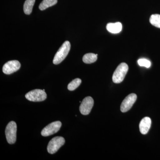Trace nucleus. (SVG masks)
Returning <instances> with one entry per match:
<instances>
[{"label":"nucleus","instance_id":"obj_1","mask_svg":"<svg viewBox=\"0 0 160 160\" xmlns=\"http://www.w3.org/2000/svg\"><path fill=\"white\" fill-rule=\"evenodd\" d=\"M70 43L69 41H66L63 43L55 55L53 60V63L58 65L62 62L66 58L70 49Z\"/></svg>","mask_w":160,"mask_h":160},{"label":"nucleus","instance_id":"obj_2","mask_svg":"<svg viewBox=\"0 0 160 160\" xmlns=\"http://www.w3.org/2000/svg\"><path fill=\"white\" fill-rule=\"evenodd\" d=\"M128 69L129 67L126 63H122L120 64L112 75V80L113 82L117 84L122 82L127 74Z\"/></svg>","mask_w":160,"mask_h":160},{"label":"nucleus","instance_id":"obj_3","mask_svg":"<svg viewBox=\"0 0 160 160\" xmlns=\"http://www.w3.org/2000/svg\"><path fill=\"white\" fill-rule=\"evenodd\" d=\"M17 128L16 123L13 121L8 123L6 126L5 132L6 139L9 144H14L16 141Z\"/></svg>","mask_w":160,"mask_h":160},{"label":"nucleus","instance_id":"obj_4","mask_svg":"<svg viewBox=\"0 0 160 160\" xmlns=\"http://www.w3.org/2000/svg\"><path fill=\"white\" fill-rule=\"evenodd\" d=\"M26 98L31 102H40L45 101L47 98V94L45 91L37 89L32 90L26 94Z\"/></svg>","mask_w":160,"mask_h":160},{"label":"nucleus","instance_id":"obj_5","mask_svg":"<svg viewBox=\"0 0 160 160\" xmlns=\"http://www.w3.org/2000/svg\"><path fill=\"white\" fill-rule=\"evenodd\" d=\"M65 140L62 137H56L52 139L47 146V150L50 154H54L63 146Z\"/></svg>","mask_w":160,"mask_h":160},{"label":"nucleus","instance_id":"obj_6","mask_svg":"<svg viewBox=\"0 0 160 160\" xmlns=\"http://www.w3.org/2000/svg\"><path fill=\"white\" fill-rule=\"evenodd\" d=\"M62 125V123L60 121L52 122L43 129L41 134L42 136L47 137L54 134L60 130Z\"/></svg>","mask_w":160,"mask_h":160},{"label":"nucleus","instance_id":"obj_7","mask_svg":"<svg viewBox=\"0 0 160 160\" xmlns=\"http://www.w3.org/2000/svg\"><path fill=\"white\" fill-rule=\"evenodd\" d=\"M94 104L92 98L87 97L83 100L80 106V111L82 114L87 115L90 113Z\"/></svg>","mask_w":160,"mask_h":160},{"label":"nucleus","instance_id":"obj_8","mask_svg":"<svg viewBox=\"0 0 160 160\" xmlns=\"http://www.w3.org/2000/svg\"><path fill=\"white\" fill-rule=\"evenodd\" d=\"M137 96L135 93H131L125 98L121 104V111L123 112L129 111L135 102Z\"/></svg>","mask_w":160,"mask_h":160},{"label":"nucleus","instance_id":"obj_9","mask_svg":"<svg viewBox=\"0 0 160 160\" xmlns=\"http://www.w3.org/2000/svg\"><path fill=\"white\" fill-rule=\"evenodd\" d=\"M21 67V64L17 60H12L6 63L3 67L2 71L5 74H10L17 71Z\"/></svg>","mask_w":160,"mask_h":160},{"label":"nucleus","instance_id":"obj_10","mask_svg":"<svg viewBox=\"0 0 160 160\" xmlns=\"http://www.w3.org/2000/svg\"><path fill=\"white\" fill-rule=\"evenodd\" d=\"M151 125V119L149 117L143 118L139 125L140 132L142 134H146L149 132Z\"/></svg>","mask_w":160,"mask_h":160},{"label":"nucleus","instance_id":"obj_11","mask_svg":"<svg viewBox=\"0 0 160 160\" xmlns=\"http://www.w3.org/2000/svg\"><path fill=\"white\" fill-rule=\"evenodd\" d=\"M122 26L120 22L109 23L106 26L107 30L109 32L114 34L119 33L122 31Z\"/></svg>","mask_w":160,"mask_h":160},{"label":"nucleus","instance_id":"obj_12","mask_svg":"<svg viewBox=\"0 0 160 160\" xmlns=\"http://www.w3.org/2000/svg\"><path fill=\"white\" fill-rule=\"evenodd\" d=\"M35 0H26L24 3L23 9L25 14L29 15L32 12Z\"/></svg>","mask_w":160,"mask_h":160},{"label":"nucleus","instance_id":"obj_13","mask_svg":"<svg viewBox=\"0 0 160 160\" xmlns=\"http://www.w3.org/2000/svg\"><path fill=\"white\" fill-rule=\"evenodd\" d=\"M58 2V0H43L40 4L39 8L41 10H45L47 8L54 6Z\"/></svg>","mask_w":160,"mask_h":160},{"label":"nucleus","instance_id":"obj_14","mask_svg":"<svg viewBox=\"0 0 160 160\" xmlns=\"http://www.w3.org/2000/svg\"><path fill=\"white\" fill-rule=\"evenodd\" d=\"M98 54L92 53H89L86 54L83 56V61L86 64H91L94 63L97 60Z\"/></svg>","mask_w":160,"mask_h":160},{"label":"nucleus","instance_id":"obj_15","mask_svg":"<svg viewBox=\"0 0 160 160\" xmlns=\"http://www.w3.org/2000/svg\"><path fill=\"white\" fill-rule=\"evenodd\" d=\"M149 22L152 26L160 28V15H152L149 18Z\"/></svg>","mask_w":160,"mask_h":160},{"label":"nucleus","instance_id":"obj_16","mask_svg":"<svg viewBox=\"0 0 160 160\" xmlns=\"http://www.w3.org/2000/svg\"><path fill=\"white\" fill-rule=\"evenodd\" d=\"M82 83V80L79 78H76L69 83L68 89L70 91H73L77 89Z\"/></svg>","mask_w":160,"mask_h":160},{"label":"nucleus","instance_id":"obj_17","mask_svg":"<svg viewBox=\"0 0 160 160\" xmlns=\"http://www.w3.org/2000/svg\"><path fill=\"white\" fill-rule=\"evenodd\" d=\"M138 63L140 66H143L147 68H149L151 65L150 61L146 59H140L138 60Z\"/></svg>","mask_w":160,"mask_h":160}]
</instances>
